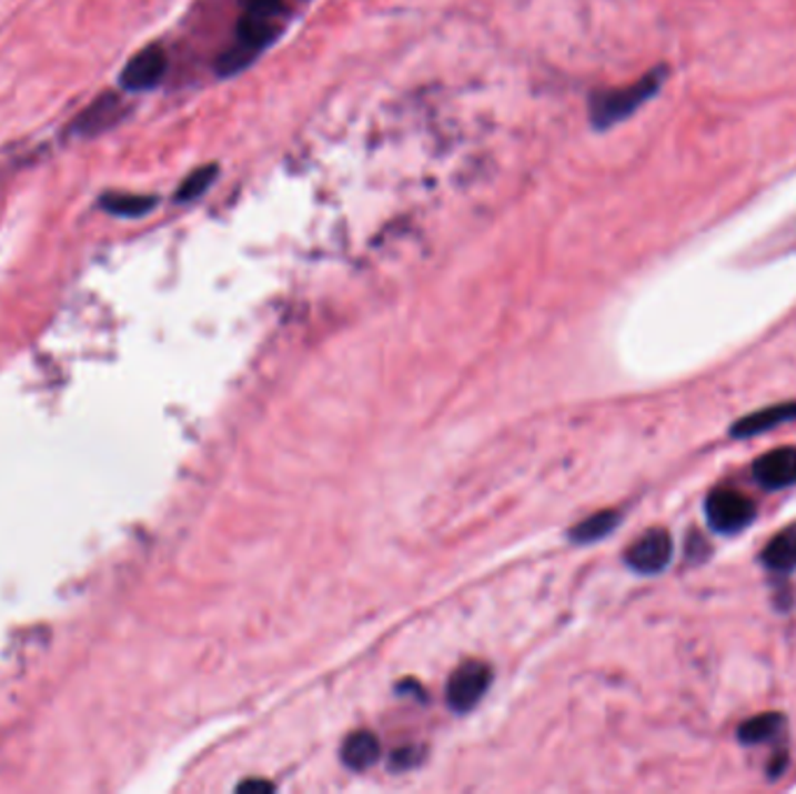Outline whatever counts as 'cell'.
<instances>
[{
  "mask_svg": "<svg viewBox=\"0 0 796 794\" xmlns=\"http://www.w3.org/2000/svg\"><path fill=\"white\" fill-rule=\"evenodd\" d=\"M664 82V70H655L647 72L645 78H641L638 82L622 87V89H613V91H603L596 93L590 105V114L592 122L596 129H608L622 119H626L629 114H634L645 101L653 99L657 93V89Z\"/></svg>",
  "mask_w": 796,
  "mask_h": 794,
  "instance_id": "cell-2",
  "label": "cell"
},
{
  "mask_svg": "<svg viewBox=\"0 0 796 794\" xmlns=\"http://www.w3.org/2000/svg\"><path fill=\"white\" fill-rule=\"evenodd\" d=\"M706 520L715 534L734 536L757 520V503L736 490H713L706 499Z\"/></svg>",
  "mask_w": 796,
  "mask_h": 794,
  "instance_id": "cell-3",
  "label": "cell"
},
{
  "mask_svg": "<svg viewBox=\"0 0 796 794\" xmlns=\"http://www.w3.org/2000/svg\"><path fill=\"white\" fill-rule=\"evenodd\" d=\"M762 564L780 575H787L796 569V522L780 529L762 550Z\"/></svg>",
  "mask_w": 796,
  "mask_h": 794,
  "instance_id": "cell-10",
  "label": "cell"
},
{
  "mask_svg": "<svg viewBox=\"0 0 796 794\" xmlns=\"http://www.w3.org/2000/svg\"><path fill=\"white\" fill-rule=\"evenodd\" d=\"M284 27V0H243L235 42L220 57V76H235L269 47Z\"/></svg>",
  "mask_w": 796,
  "mask_h": 794,
  "instance_id": "cell-1",
  "label": "cell"
},
{
  "mask_svg": "<svg viewBox=\"0 0 796 794\" xmlns=\"http://www.w3.org/2000/svg\"><path fill=\"white\" fill-rule=\"evenodd\" d=\"M785 730V715L768 711V713H759L750 720H745L743 725L736 730V738L743 745H759L766 741H774L776 736H780Z\"/></svg>",
  "mask_w": 796,
  "mask_h": 794,
  "instance_id": "cell-12",
  "label": "cell"
},
{
  "mask_svg": "<svg viewBox=\"0 0 796 794\" xmlns=\"http://www.w3.org/2000/svg\"><path fill=\"white\" fill-rule=\"evenodd\" d=\"M619 513L615 511H603V513H594L592 517L583 520L581 524H575L571 529V539L575 543H594L606 539L608 534H613V529L619 524Z\"/></svg>",
  "mask_w": 796,
  "mask_h": 794,
  "instance_id": "cell-14",
  "label": "cell"
},
{
  "mask_svg": "<svg viewBox=\"0 0 796 794\" xmlns=\"http://www.w3.org/2000/svg\"><path fill=\"white\" fill-rule=\"evenodd\" d=\"M787 762H789V757H787V751H783V753H776V755H774V760H770V764H768V778H770V781H776V778H780V776L785 774V768H787Z\"/></svg>",
  "mask_w": 796,
  "mask_h": 794,
  "instance_id": "cell-18",
  "label": "cell"
},
{
  "mask_svg": "<svg viewBox=\"0 0 796 794\" xmlns=\"http://www.w3.org/2000/svg\"><path fill=\"white\" fill-rule=\"evenodd\" d=\"M157 203H159L157 197L124 194V191H108V194L99 199L101 210L114 217H124V220H138V217H144L157 208Z\"/></svg>",
  "mask_w": 796,
  "mask_h": 794,
  "instance_id": "cell-13",
  "label": "cell"
},
{
  "mask_svg": "<svg viewBox=\"0 0 796 794\" xmlns=\"http://www.w3.org/2000/svg\"><path fill=\"white\" fill-rule=\"evenodd\" d=\"M341 757L352 772H366L380 757V741L373 732H354L345 738Z\"/></svg>",
  "mask_w": 796,
  "mask_h": 794,
  "instance_id": "cell-11",
  "label": "cell"
},
{
  "mask_svg": "<svg viewBox=\"0 0 796 794\" xmlns=\"http://www.w3.org/2000/svg\"><path fill=\"white\" fill-rule=\"evenodd\" d=\"M216 180V165H203V168H197L194 173L187 175V180L180 184L178 194H175V201L178 203H189V201H197L201 199L205 191L212 187V182Z\"/></svg>",
  "mask_w": 796,
  "mask_h": 794,
  "instance_id": "cell-15",
  "label": "cell"
},
{
  "mask_svg": "<svg viewBox=\"0 0 796 794\" xmlns=\"http://www.w3.org/2000/svg\"><path fill=\"white\" fill-rule=\"evenodd\" d=\"M796 420V401H787V403H776L762 408V411H755L750 415H745L740 420H736L729 429V436L736 441H745L759 436V433H768L783 424H789Z\"/></svg>",
  "mask_w": 796,
  "mask_h": 794,
  "instance_id": "cell-9",
  "label": "cell"
},
{
  "mask_svg": "<svg viewBox=\"0 0 796 794\" xmlns=\"http://www.w3.org/2000/svg\"><path fill=\"white\" fill-rule=\"evenodd\" d=\"M673 560V539L666 529H647V532L636 539L629 550H626L624 562L632 571L641 575H657L662 573Z\"/></svg>",
  "mask_w": 796,
  "mask_h": 794,
  "instance_id": "cell-4",
  "label": "cell"
},
{
  "mask_svg": "<svg viewBox=\"0 0 796 794\" xmlns=\"http://www.w3.org/2000/svg\"><path fill=\"white\" fill-rule=\"evenodd\" d=\"M129 108L117 93H103L91 105H87L75 122L68 127L70 138H95L114 129L127 117Z\"/></svg>",
  "mask_w": 796,
  "mask_h": 794,
  "instance_id": "cell-6",
  "label": "cell"
},
{
  "mask_svg": "<svg viewBox=\"0 0 796 794\" xmlns=\"http://www.w3.org/2000/svg\"><path fill=\"white\" fill-rule=\"evenodd\" d=\"M420 751L417 748H405V751H399L392 755V768H407V766H415L420 762Z\"/></svg>",
  "mask_w": 796,
  "mask_h": 794,
  "instance_id": "cell-17",
  "label": "cell"
},
{
  "mask_svg": "<svg viewBox=\"0 0 796 794\" xmlns=\"http://www.w3.org/2000/svg\"><path fill=\"white\" fill-rule=\"evenodd\" d=\"M490 683H492V669L485 662L462 664L450 676V683L445 690L450 708H454L456 713L471 711L482 700V696H485Z\"/></svg>",
  "mask_w": 796,
  "mask_h": 794,
  "instance_id": "cell-5",
  "label": "cell"
},
{
  "mask_svg": "<svg viewBox=\"0 0 796 794\" xmlns=\"http://www.w3.org/2000/svg\"><path fill=\"white\" fill-rule=\"evenodd\" d=\"M708 557H711V543L698 532H692V536L685 543V560L689 564H704Z\"/></svg>",
  "mask_w": 796,
  "mask_h": 794,
  "instance_id": "cell-16",
  "label": "cell"
},
{
  "mask_svg": "<svg viewBox=\"0 0 796 794\" xmlns=\"http://www.w3.org/2000/svg\"><path fill=\"white\" fill-rule=\"evenodd\" d=\"M240 792H273V785L269 781H248L238 787Z\"/></svg>",
  "mask_w": 796,
  "mask_h": 794,
  "instance_id": "cell-19",
  "label": "cell"
},
{
  "mask_svg": "<svg viewBox=\"0 0 796 794\" xmlns=\"http://www.w3.org/2000/svg\"><path fill=\"white\" fill-rule=\"evenodd\" d=\"M168 68V57L163 52L161 44H150L140 50L133 59H129V63L119 72V84H122L127 91L131 93H140V91H150L154 89Z\"/></svg>",
  "mask_w": 796,
  "mask_h": 794,
  "instance_id": "cell-7",
  "label": "cell"
},
{
  "mask_svg": "<svg viewBox=\"0 0 796 794\" xmlns=\"http://www.w3.org/2000/svg\"><path fill=\"white\" fill-rule=\"evenodd\" d=\"M753 475L757 483L768 490L778 492L796 485V450L794 448H776L757 456L753 464Z\"/></svg>",
  "mask_w": 796,
  "mask_h": 794,
  "instance_id": "cell-8",
  "label": "cell"
}]
</instances>
